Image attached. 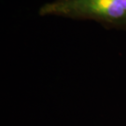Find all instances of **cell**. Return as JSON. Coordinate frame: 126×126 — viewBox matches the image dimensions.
I'll list each match as a JSON object with an SVG mask.
<instances>
[{
	"label": "cell",
	"mask_w": 126,
	"mask_h": 126,
	"mask_svg": "<svg viewBox=\"0 0 126 126\" xmlns=\"http://www.w3.org/2000/svg\"><path fill=\"white\" fill-rule=\"evenodd\" d=\"M38 14L93 21L108 28L126 30V0H54L43 5Z\"/></svg>",
	"instance_id": "1"
}]
</instances>
